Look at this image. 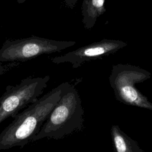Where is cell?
Returning <instances> with one entry per match:
<instances>
[{
  "instance_id": "6",
  "label": "cell",
  "mask_w": 152,
  "mask_h": 152,
  "mask_svg": "<svg viewBox=\"0 0 152 152\" xmlns=\"http://www.w3.org/2000/svg\"><path fill=\"white\" fill-rule=\"evenodd\" d=\"M127 45L126 42L122 40L105 39L80 47L64 55L52 58L50 61L56 64L69 62L73 68H77L86 62L102 59L115 53Z\"/></svg>"
},
{
  "instance_id": "7",
  "label": "cell",
  "mask_w": 152,
  "mask_h": 152,
  "mask_svg": "<svg viewBox=\"0 0 152 152\" xmlns=\"http://www.w3.org/2000/svg\"><path fill=\"white\" fill-rule=\"evenodd\" d=\"M105 0H84L81 5L83 23L86 29H91L97 19L105 11Z\"/></svg>"
},
{
  "instance_id": "3",
  "label": "cell",
  "mask_w": 152,
  "mask_h": 152,
  "mask_svg": "<svg viewBox=\"0 0 152 152\" xmlns=\"http://www.w3.org/2000/svg\"><path fill=\"white\" fill-rule=\"evenodd\" d=\"M151 77L147 70L130 64L113 65L109 80L116 99L126 104L152 110V103L137 90L135 84Z\"/></svg>"
},
{
  "instance_id": "2",
  "label": "cell",
  "mask_w": 152,
  "mask_h": 152,
  "mask_svg": "<svg viewBox=\"0 0 152 152\" xmlns=\"http://www.w3.org/2000/svg\"><path fill=\"white\" fill-rule=\"evenodd\" d=\"M61 86L60 99L32 141L45 138L59 140L83 129L84 109L77 90L68 81Z\"/></svg>"
},
{
  "instance_id": "8",
  "label": "cell",
  "mask_w": 152,
  "mask_h": 152,
  "mask_svg": "<svg viewBox=\"0 0 152 152\" xmlns=\"http://www.w3.org/2000/svg\"><path fill=\"white\" fill-rule=\"evenodd\" d=\"M110 133L113 147L118 152H142L138 143L129 137L117 125H112Z\"/></svg>"
},
{
  "instance_id": "10",
  "label": "cell",
  "mask_w": 152,
  "mask_h": 152,
  "mask_svg": "<svg viewBox=\"0 0 152 152\" xmlns=\"http://www.w3.org/2000/svg\"><path fill=\"white\" fill-rule=\"evenodd\" d=\"M77 0H65V2L67 5H69V6L74 7V6H75L76 2H77Z\"/></svg>"
},
{
  "instance_id": "9",
  "label": "cell",
  "mask_w": 152,
  "mask_h": 152,
  "mask_svg": "<svg viewBox=\"0 0 152 152\" xmlns=\"http://www.w3.org/2000/svg\"><path fill=\"white\" fill-rule=\"evenodd\" d=\"M20 64L21 62H10L5 64H0V77L12 69L18 66Z\"/></svg>"
},
{
  "instance_id": "1",
  "label": "cell",
  "mask_w": 152,
  "mask_h": 152,
  "mask_svg": "<svg viewBox=\"0 0 152 152\" xmlns=\"http://www.w3.org/2000/svg\"><path fill=\"white\" fill-rule=\"evenodd\" d=\"M61 91L59 84L15 115L0 134V150L23 148L32 141L60 99Z\"/></svg>"
},
{
  "instance_id": "11",
  "label": "cell",
  "mask_w": 152,
  "mask_h": 152,
  "mask_svg": "<svg viewBox=\"0 0 152 152\" xmlns=\"http://www.w3.org/2000/svg\"><path fill=\"white\" fill-rule=\"evenodd\" d=\"M26 1H27V0H17V2L18 4H23V3L25 2Z\"/></svg>"
},
{
  "instance_id": "4",
  "label": "cell",
  "mask_w": 152,
  "mask_h": 152,
  "mask_svg": "<svg viewBox=\"0 0 152 152\" xmlns=\"http://www.w3.org/2000/svg\"><path fill=\"white\" fill-rule=\"evenodd\" d=\"M75 43L74 41L55 40L36 36L7 39L0 49V62H25L42 55L61 52Z\"/></svg>"
},
{
  "instance_id": "5",
  "label": "cell",
  "mask_w": 152,
  "mask_h": 152,
  "mask_svg": "<svg viewBox=\"0 0 152 152\" xmlns=\"http://www.w3.org/2000/svg\"><path fill=\"white\" fill-rule=\"evenodd\" d=\"M49 75L27 77L18 84L8 85L0 97V124L8 117L13 118L21 110L39 98L47 87Z\"/></svg>"
}]
</instances>
